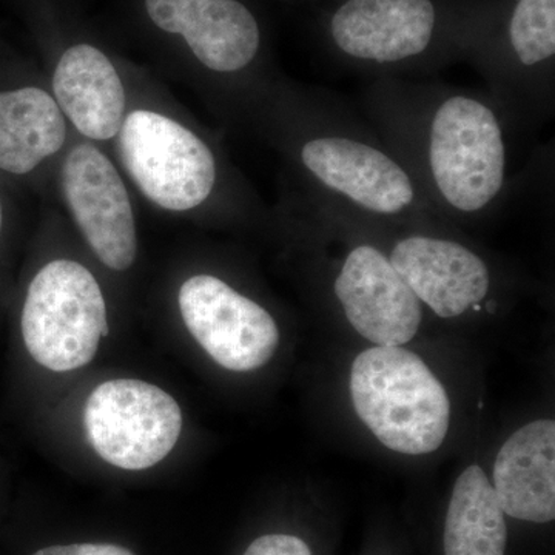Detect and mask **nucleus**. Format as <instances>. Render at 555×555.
I'll return each mask as SVG.
<instances>
[{"label": "nucleus", "instance_id": "1", "mask_svg": "<svg viewBox=\"0 0 555 555\" xmlns=\"http://www.w3.org/2000/svg\"><path fill=\"white\" fill-rule=\"evenodd\" d=\"M360 108L449 224L489 217L509 199L514 139L524 134L488 91L375 78Z\"/></svg>", "mask_w": 555, "mask_h": 555}, {"label": "nucleus", "instance_id": "2", "mask_svg": "<svg viewBox=\"0 0 555 555\" xmlns=\"http://www.w3.org/2000/svg\"><path fill=\"white\" fill-rule=\"evenodd\" d=\"M276 122L305 189L397 224L454 228L438 217L363 113L321 87L286 86Z\"/></svg>", "mask_w": 555, "mask_h": 555}, {"label": "nucleus", "instance_id": "3", "mask_svg": "<svg viewBox=\"0 0 555 555\" xmlns=\"http://www.w3.org/2000/svg\"><path fill=\"white\" fill-rule=\"evenodd\" d=\"M485 0H341L327 13L328 49L375 78L422 79L467 60Z\"/></svg>", "mask_w": 555, "mask_h": 555}, {"label": "nucleus", "instance_id": "4", "mask_svg": "<svg viewBox=\"0 0 555 555\" xmlns=\"http://www.w3.org/2000/svg\"><path fill=\"white\" fill-rule=\"evenodd\" d=\"M521 134L555 109V0L486 2L467 53Z\"/></svg>", "mask_w": 555, "mask_h": 555}, {"label": "nucleus", "instance_id": "5", "mask_svg": "<svg viewBox=\"0 0 555 555\" xmlns=\"http://www.w3.org/2000/svg\"><path fill=\"white\" fill-rule=\"evenodd\" d=\"M350 396L361 422L400 454H430L448 436L447 390L425 361L404 347L361 352L350 371Z\"/></svg>", "mask_w": 555, "mask_h": 555}, {"label": "nucleus", "instance_id": "6", "mask_svg": "<svg viewBox=\"0 0 555 555\" xmlns=\"http://www.w3.org/2000/svg\"><path fill=\"white\" fill-rule=\"evenodd\" d=\"M350 214L386 251L420 302L437 317L494 315L499 301L491 297L492 270L476 248L455 238L452 228L397 224L353 210Z\"/></svg>", "mask_w": 555, "mask_h": 555}, {"label": "nucleus", "instance_id": "7", "mask_svg": "<svg viewBox=\"0 0 555 555\" xmlns=\"http://www.w3.org/2000/svg\"><path fill=\"white\" fill-rule=\"evenodd\" d=\"M22 337L36 363L69 372L91 363L108 337L107 308L96 278L69 259H56L33 278L22 310Z\"/></svg>", "mask_w": 555, "mask_h": 555}, {"label": "nucleus", "instance_id": "8", "mask_svg": "<svg viewBox=\"0 0 555 555\" xmlns=\"http://www.w3.org/2000/svg\"><path fill=\"white\" fill-rule=\"evenodd\" d=\"M124 167L152 203L170 211L204 206L218 189L214 149L177 120L137 109L118 133Z\"/></svg>", "mask_w": 555, "mask_h": 555}, {"label": "nucleus", "instance_id": "9", "mask_svg": "<svg viewBox=\"0 0 555 555\" xmlns=\"http://www.w3.org/2000/svg\"><path fill=\"white\" fill-rule=\"evenodd\" d=\"M332 203L345 222L346 250L335 262L331 283L339 310L372 345H408L422 326V302L349 208Z\"/></svg>", "mask_w": 555, "mask_h": 555}, {"label": "nucleus", "instance_id": "10", "mask_svg": "<svg viewBox=\"0 0 555 555\" xmlns=\"http://www.w3.org/2000/svg\"><path fill=\"white\" fill-rule=\"evenodd\" d=\"M87 437L108 465L144 470L177 447L182 412L170 393L141 379L102 383L87 400Z\"/></svg>", "mask_w": 555, "mask_h": 555}, {"label": "nucleus", "instance_id": "11", "mask_svg": "<svg viewBox=\"0 0 555 555\" xmlns=\"http://www.w3.org/2000/svg\"><path fill=\"white\" fill-rule=\"evenodd\" d=\"M185 327L219 366L233 372L266 366L280 345L275 318L215 275L189 278L179 288Z\"/></svg>", "mask_w": 555, "mask_h": 555}, {"label": "nucleus", "instance_id": "12", "mask_svg": "<svg viewBox=\"0 0 555 555\" xmlns=\"http://www.w3.org/2000/svg\"><path fill=\"white\" fill-rule=\"evenodd\" d=\"M62 184L76 224L96 257L109 269H130L137 259V224L112 160L93 145H79L65 160Z\"/></svg>", "mask_w": 555, "mask_h": 555}, {"label": "nucleus", "instance_id": "13", "mask_svg": "<svg viewBox=\"0 0 555 555\" xmlns=\"http://www.w3.org/2000/svg\"><path fill=\"white\" fill-rule=\"evenodd\" d=\"M145 7L156 27L181 35L215 75H243L261 56V27L240 0H145Z\"/></svg>", "mask_w": 555, "mask_h": 555}, {"label": "nucleus", "instance_id": "14", "mask_svg": "<svg viewBox=\"0 0 555 555\" xmlns=\"http://www.w3.org/2000/svg\"><path fill=\"white\" fill-rule=\"evenodd\" d=\"M494 491L503 513L547 524L555 518V423L537 420L507 438L495 459Z\"/></svg>", "mask_w": 555, "mask_h": 555}, {"label": "nucleus", "instance_id": "15", "mask_svg": "<svg viewBox=\"0 0 555 555\" xmlns=\"http://www.w3.org/2000/svg\"><path fill=\"white\" fill-rule=\"evenodd\" d=\"M61 112L87 138L105 141L119 133L126 91L118 72L102 51L80 43L62 54L53 76Z\"/></svg>", "mask_w": 555, "mask_h": 555}, {"label": "nucleus", "instance_id": "16", "mask_svg": "<svg viewBox=\"0 0 555 555\" xmlns=\"http://www.w3.org/2000/svg\"><path fill=\"white\" fill-rule=\"evenodd\" d=\"M65 137L64 115L46 90L0 91V169L28 173L60 152Z\"/></svg>", "mask_w": 555, "mask_h": 555}, {"label": "nucleus", "instance_id": "17", "mask_svg": "<svg viewBox=\"0 0 555 555\" xmlns=\"http://www.w3.org/2000/svg\"><path fill=\"white\" fill-rule=\"evenodd\" d=\"M507 526L494 486L480 466L455 481L444 525V555H505Z\"/></svg>", "mask_w": 555, "mask_h": 555}, {"label": "nucleus", "instance_id": "18", "mask_svg": "<svg viewBox=\"0 0 555 555\" xmlns=\"http://www.w3.org/2000/svg\"><path fill=\"white\" fill-rule=\"evenodd\" d=\"M244 555H312V551L298 537L269 534L255 540Z\"/></svg>", "mask_w": 555, "mask_h": 555}, {"label": "nucleus", "instance_id": "19", "mask_svg": "<svg viewBox=\"0 0 555 555\" xmlns=\"http://www.w3.org/2000/svg\"><path fill=\"white\" fill-rule=\"evenodd\" d=\"M33 555H134L127 547L109 543H80V545H60L43 547Z\"/></svg>", "mask_w": 555, "mask_h": 555}, {"label": "nucleus", "instance_id": "20", "mask_svg": "<svg viewBox=\"0 0 555 555\" xmlns=\"http://www.w3.org/2000/svg\"><path fill=\"white\" fill-rule=\"evenodd\" d=\"M0 230H2V203H0Z\"/></svg>", "mask_w": 555, "mask_h": 555}]
</instances>
